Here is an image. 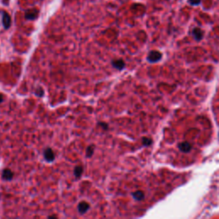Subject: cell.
Listing matches in <instances>:
<instances>
[{"label":"cell","instance_id":"6da1fadb","mask_svg":"<svg viewBox=\"0 0 219 219\" xmlns=\"http://www.w3.org/2000/svg\"><path fill=\"white\" fill-rule=\"evenodd\" d=\"M39 15V11L37 9H28L25 14L26 19L27 20H34Z\"/></svg>","mask_w":219,"mask_h":219},{"label":"cell","instance_id":"7a4b0ae2","mask_svg":"<svg viewBox=\"0 0 219 219\" xmlns=\"http://www.w3.org/2000/svg\"><path fill=\"white\" fill-rule=\"evenodd\" d=\"M3 25L5 29H8L10 27V23H11V19L10 17L7 12H4L3 13Z\"/></svg>","mask_w":219,"mask_h":219},{"label":"cell","instance_id":"3957f363","mask_svg":"<svg viewBox=\"0 0 219 219\" xmlns=\"http://www.w3.org/2000/svg\"><path fill=\"white\" fill-rule=\"evenodd\" d=\"M44 156H45V160L48 161V162L53 161L54 160V158H55V154H54V152H52L51 149H47V150L45 152Z\"/></svg>","mask_w":219,"mask_h":219},{"label":"cell","instance_id":"277c9868","mask_svg":"<svg viewBox=\"0 0 219 219\" xmlns=\"http://www.w3.org/2000/svg\"><path fill=\"white\" fill-rule=\"evenodd\" d=\"M89 204L86 202H81L79 204V206H78V210L81 213H85L89 210Z\"/></svg>","mask_w":219,"mask_h":219},{"label":"cell","instance_id":"5b68a950","mask_svg":"<svg viewBox=\"0 0 219 219\" xmlns=\"http://www.w3.org/2000/svg\"><path fill=\"white\" fill-rule=\"evenodd\" d=\"M113 66L116 68H117V69H122V68H123L124 66H125V63H124V62L122 61V60H116V61H114L113 62Z\"/></svg>","mask_w":219,"mask_h":219},{"label":"cell","instance_id":"8992f818","mask_svg":"<svg viewBox=\"0 0 219 219\" xmlns=\"http://www.w3.org/2000/svg\"><path fill=\"white\" fill-rule=\"evenodd\" d=\"M193 34H194V36L196 38V39L200 40V39L202 38L203 32L200 29V28H194V31H193Z\"/></svg>","mask_w":219,"mask_h":219},{"label":"cell","instance_id":"52a82bcc","mask_svg":"<svg viewBox=\"0 0 219 219\" xmlns=\"http://www.w3.org/2000/svg\"><path fill=\"white\" fill-rule=\"evenodd\" d=\"M13 176V174L12 172L9 170V169H4V173H3V177L5 179V180H10Z\"/></svg>","mask_w":219,"mask_h":219},{"label":"cell","instance_id":"ba28073f","mask_svg":"<svg viewBox=\"0 0 219 219\" xmlns=\"http://www.w3.org/2000/svg\"><path fill=\"white\" fill-rule=\"evenodd\" d=\"M82 171H83L82 167H81V166H77V167L75 169V175H76L77 177H80L81 176V174H82Z\"/></svg>","mask_w":219,"mask_h":219},{"label":"cell","instance_id":"9c48e42d","mask_svg":"<svg viewBox=\"0 0 219 219\" xmlns=\"http://www.w3.org/2000/svg\"><path fill=\"white\" fill-rule=\"evenodd\" d=\"M133 196H134V198H135L136 200H140L144 197L143 194L140 191H138V192L135 193V194H133Z\"/></svg>","mask_w":219,"mask_h":219},{"label":"cell","instance_id":"30bf717a","mask_svg":"<svg viewBox=\"0 0 219 219\" xmlns=\"http://www.w3.org/2000/svg\"><path fill=\"white\" fill-rule=\"evenodd\" d=\"M188 3L192 5H199L201 3V0H188Z\"/></svg>","mask_w":219,"mask_h":219},{"label":"cell","instance_id":"8fae6325","mask_svg":"<svg viewBox=\"0 0 219 219\" xmlns=\"http://www.w3.org/2000/svg\"><path fill=\"white\" fill-rule=\"evenodd\" d=\"M86 152H87V156L88 157H90L92 154H93V147L91 146H89V147H87V149H86Z\"/></svg>","mask_w":219,"mask_h":219},{"label":"cell","instance_id":"7c38bea8","mask_svg":"<svg viewBox=\"0 0 219 219\" xmlns=\"http://www.w3.org/2000/svg\"><path fill=\"white\" fill-rule=\"evenodd\" d=\"M2 100H3V98H2V96L0 95V102L2 101Z\"/></svg>","mask_w":219,"mask_h":219}]
</instances>
